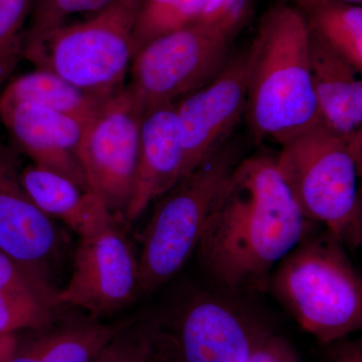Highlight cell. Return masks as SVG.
Instances as JSON below:
<instances>
[{
	"instance_id": "cell-5",
	"label": "cell",
	"mask_w": 362,
	"mask_h": 362,
	"mask_svg": "<svg viewBox=\"0 0 362 362\" xmlns=\"http://www.w3.org/2000/svg\"><path fill=\"white\" fill-rule=\"evenodd\" d=\"M142 1L111 0L89 20L63 25L26 44L25 59L81 89L112 97L125 87L134 58V30Z\"/></svg>"
},
{
	"instance_id": "cell-1",
	"label": "cell",
	"mask_w": 362,
	"mask_h": 362,
	"mask_svg": "<svg viewBox=\"0 0 362 362\" xmlns=\"http://www.w3.org/2000/svg\"><path fill=\"white\" fill-rule=\"evenodd\" d=\"M308 225L275 158L252 156L221 185L195 252L221 291L263 290L274 269L306 237Z\"/></svg>"
},
{
	"instance_id": "cell-17",
	"label": "cell",
	"mask_w": 362,
	"mask_h": 362,
	"mask_svg": "<svg viewBox=\"0 0 362 362\" xmlns=\"http://www.w3.org/2000/svg\"><path fill=\"white\" fill-rule=\"evenodd\" d=\"M56 293L45 274L0 252V334L49 325Z\"/></svg>"
},
{
	"instance_id": "cell-11",
	"label": "cell",
	"mask_w": 362,
	"mask_h": 362,
	"mask_svg": "<svg viewBox=\"0 0 362 362\" xmlns=\"http://www.w3.org/2000/svg\"><path fill=\"white\" fill-rule=\"evenodd\" d=\"M238 295H199L182 312L180 346L185 362H247L269 328Z\"/></svg>"
},
{
	"instance_id": "cell-23",
	"label": "cell",
	"mask_w": 362,
	"mask_h": 362,
	"mask_svg": "<svg viewBox=\"0 0 362 362\" xmlns=\"http://www.w3.org/2000/svg\"><path fill=\"white\" fill-rule=\"evenodd\" d=\"M111 0H33L25 45L37 42L65 25L71 14L96 13Z\"/></svg>"
},
{
	"instance_id": "cell-7",
	"label": "cell",
	"mask_w": 362,
	"mask_h": 362,
	"mask_svg": "<svg viewBox=\"0 0 362 362\" xmlns=\"http://www.w3.org/2000/svg\"><path fill=\"white\" fill-rule=\"evenodd\" d=\"M239 30L221 21H199L145 45L133 58L126 86L136 108L144 115L218 77L233 57Z\"/></svg>"
},
{
	"instance_id": "cell-14",
	"label": "cell",
	"mask_w": 362,
	"mask_h": 362,
	"mask_svg": "<svg viewBox=\"0 0 362 362\" xmlns=\"http://www.w3.org/2000/svg\"><path fill=\"white\" fill-rule=\"evenodd\" d=\"M185 175V151L175 103L150 109L140 124L139 154L132 199L125 220H137Z\"/></svg>"
},
{
	"instance_id": "cell-20",
	"label": "cell",
	"mask_w": 362,
	"mask_h": 362,
	"mask_svg": "<svg viewBox=\"0 0 362 362\" xmlns=\"http://www.w3.org/2000/svg\"><path fill=\"white\" fill-rule=\"evenodd\" d=\"M115 331L101 324H83L35 340L20 349L8 362H93L108 345Z\"/></svg>"
},
{
	"instance_id": "cell-27",
	"label": "cell",
	"mask_w": 362,
	"mask_h": 362,
	"mask_svg": "<svg viewBox=\"0 0 362 362\" xmlns=\"http://www.w3.org/2000/svg\"><path fill=\"white\" fill-rule=\"evenodd\" d=\"M18 340L16 333L0 334V362H8L18 349Z\"/></svg>"
},
{
	"instance_id": "cell-2",
	"label": "cell",
	"mask_w": 362,
	"mask_h": 362,
	"mask_svg": "<svg viewBox=\"0 0 362 362\" xmlns=\"http://www.w3.org/2000/svg\"><path fill=\"white\" fill-rule=\"evenodd\" d=\"M246 115L255 138L279 144L321 121L312 84L310 32L291 4L267 11L249 47Z\"/></svg>"
},
{
	"instance_id": "cell-25",
	"label": "cell",
	"mask_w": 362,
	"mask_h": 362,
	"mask_svg": "<svg viewBox=\"0 0 362 362\" xmlns=\"http://www.w3.org/2000/svg\"><path fill=\"white\" fill-rule=\"evenodd\" d=\"M247 362H302L285 338L266 332L255 345Z\"/></svg>"
},
{
	"instance_id": "cell-26",
	"label": "cell",
	"mask_w": 362,
	"mask_h": 362,
	"mask_svg": "<svg viewBox=\"0 0 362 362\" xmlns=\"http://www.w3.org/2000/svg\"><path fill=\"white\" fill-rule=\"evenodd\" d=\"M343 339V338H342ZM330 343L329 362H362L361 340Z\"/></svg>"
},
{
	"instance_id": "cell-9",
	"label": "cell",
	"mask_w": 362,
	"mask_h": 362,
	"mask_svg": "<svg viewBox=\"0 0 362 362\" xmlns=\"http://www.w3.org/2000/svg\"><path fill=\"white\" fill-rule=\"evenodd\" d=\"M139 293L138 257L115 223L80 238L68 284L56 293V303L94 314L109 313L129 304Z\"/></svg>"
},
{
	"instance_id": "cell-6",
	"label": "cell",
	"mask_w": 362,
	"mask_h": 362,
	"mask_svg": "<svg viewBox=\"0 0 362 362\" xmlns=\"http://www.w3.org/2000/svg\"><path fill=\"white\" fill-rule=\"evenodd\" d=\"M242 159L240 145L230 139L159 199L143 233L139 292L168 282L195 252L211 204Z\"/></svg>"
},
{
	"instance_id": "cell-8",
	"label": "cell",
	"mask_w": 362,
	"mask_h": 362,
	"mask_svg": "<svg viewBox=\"0 0 362 362\" xmlns=\"http://www.w3.org/2000/svg\"><path fill=\"white\" fill-rule=\"evenodd\" d=\"M142 117L125 86L87 123L78 147L90 189L124 220L134 189Z\"/></svg>"
},
{
	"instance_id": "cell-24",
	"label": "cell",
	"mask_w": 362,
	"mask_h": 362,
	"mask_svg": "<svg viewBox=\"0 0 362 362\" xmlns=\"http://www.w3.org/2000/svg\"><path fill=\"white\" fill-rule=\"evenodd\" d=\"M125 337L112 338L93 362H152L156 339L149 331H129Z\"/></svg>"
},
{
	"instance_id": "cell-16",
	"label": "cell",
	"mask_w": 362,
	"mask_h": 362,
	"mask_svg": "<svg viewBox=\"0 0 362 362\" xmlns=\"http://www.w3.org/2000/svg\"><path fill=\"white\" fill-rule=\"evenodd\" d=\"M21 180L40 209L63 221L80 238L95 235L115 223L101 197L65 176L33 163L21 168Z\"/></svg>"
},
{
	"instance_id": "cell-10",
	"label": "cell",
	"mask_w": 362,
	"mask_h": 362,
	"mask_svg": "<svg viewBox=\"0 0 362 362\" xmlns=\"http://www.w3.org/2000/svg\"><path fill=\"white\" fill-rule=\"evenodd\" d=\"M247 75L249 49L233 54L218 77L175 102L185 151L183 177L232 138L246 114Z\"/></svg>"
},
{
	"instance_id": "cell-28",
	"label": "cell",
	"mask_w": 362,
	"mask_h": 362,
	"mask_svg": "<svg viewBox=\"0 0 362 362\" xmlns=\"http://www.w3.org/2000/svg\"><path fill=\"white\" fill-rule=\"evenodd\" d=\"M295 1V0H291ZM334 1L345 2V4H356V6H361L362 0H334Z\"/></svg>"
},
{
	"instance_id": "cell-12",
	"label": "cell",
	"mask_w": 362,
	"mask_h": 362,
	"mask_svg": "<svg viewBox=\"0 0 362 362\" xmlns=\"http://www.w3.org/2000/svg\"><path fill=\"white\" fill-rule=\"evenodd\" d=\"M0 120L14 148L33 164L65 176L90 190L77 151L88 122L25 102L0 97Z\"/></svg>"
},
{
	"instance_id": "cell-21",
	"label": "cell",
	"mask_w": 362,
	"mask_h": 362,
	"mask_svg": "<svg viewBox=\"0 0 362 362\" xmlns=\"http://www.w3.org/2000/svg\"><path fill=\"white\" fill-rule=\"evenodd\" d=\"M216 0H143L134 30V56L151 40L199 23Z\"/></svg>"
},
{
	"instance_id": "cell-18",
	"label": "cell",
	"mask_w": 362,
	"mask_h": 362,
	"mask_svg": "<svg viewBox=\"0 0 362 362\" xmlns=\"http://www.w3.org/2000/svg\"><path fill=\"white\" fill-rule=\"evenodd\" d=\"M0 97L37 105L86 122H89L110 98L92 94L40 69L9 81Z\"/></svg>"
},
{
	"instance_id": "cell-19",
	"label": "cell",
	"mask_w": 362,
	"mask_h": 362,
	"mask_svg": "<svg viewBox=\"0 0 362 362\" xmlns=\"http://www.w3.org/2000/svg\"><path fill=\"white\" fill-rule=\"evenodd\" d=\"M309 30L362 71V7L334 0H295Z\"/></svg>"
},
{
	"instance_id": "cell-22",
	"label": "cell",
	"mask_w": 362,
	"mask_h": 362,
	"mask_svg": "<svg viewBox=\"0 0 362 362\" xmlns=\"http://www.w3.org/2000/svg\"><path fill=\"white\" fill-rule=\"evenodd\" d=\"M33 0H0V93L25 59V25Z\"/></svg>"
},
{
	"instance_id": "cell-15",
	"label": "cell",
	"mask_w": 362,
	"mask_h": 362,
	"mask_svg": "<svg viewBox=\"0 0 362 362\" xmlns=\"http://www.w3.org/2000/svg\"><path fill=\"white\" fill-rule=\"evenodd\" d=\"M310 65L320 120L361 156L362 82L357 78L358 71L311 32Z\"/></svg>"
},
{
	"instance_id": "cell-4",
	"label": "cell",
	"mask_w": 362,
	"mask_h": 362,
	"mask_svg": "<svg viewBox=\"0 0 362 362\" xmlns=\"http://www.w3.org/2000/svg\"><path fill=\"white\" fill-rule=\"evenodd\" d=\"M276 166L306 220L349 250L362 243L361 156L320 121L281 143Z\"/></svg>"
},
{
	"instance_id": "cell-3",
	"label": "cell",
	"mask_w": 362,
	"mask_h": 362,
	"mask_svg": "<svg viewBox=\"0 0 362 362\" xmlns=\"http://www.w3.org/2000/svg\"><path fill=\"white\" fill-rule=\"evenodd\" d=\"M272 291L302 329L328 345L362 327V280L329 232L307 233L274 269Z\"/></svg>"
},
{
	"instance_id": "cell-13",
	"label": "cell",
	"mask_w": 362,
	"mask_h": 362,
	"mask_svg": "<svg viewBox=\"0 0 362 362\" xmlns=\"http://www.w3.org/2000/svg\"><path fill=\"white\" fill-rule=\"evenodd\" d=\"M21 171L20 152L0 143V252L45 275L56 226L25 192Z\"/></svg>"
}]
</instances>
